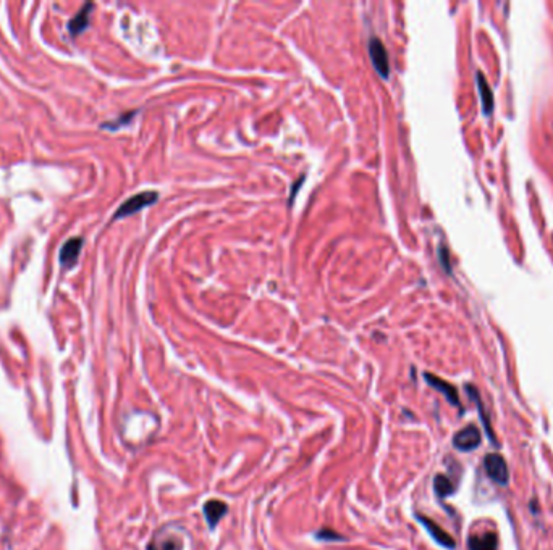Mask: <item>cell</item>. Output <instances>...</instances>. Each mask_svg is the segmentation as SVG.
Returning <instances> with one entry per match:
<instances>
[{
	"label": "cell",
	"instance_id": "1",
	"mask_svg": "<svg viewBox=\"0 0 553 550\" xmlns=\"http://www.w3.org/2000/svg\"><path fill=\"white\" fill-rule=\"evenodd\" d=\"M157 201H159V192H155V191H144V192L136 194V196L130 197L128 201L121 203V205L119 207V210L115 212L114 220H120V218L133 215V213L143 210L144 207L152 205V203H155Z\"/></svg>",
	"mask_w": 553,
	"mask_h": 550
},
{
	"label": "cell",
	"instance_id": "2",
	"mask_svg": "<svg viewBox=\"0 0 553 550\" xmlns=\"http://www.w3.org/2000/svg\"><path fill=\"white\" fill-rule=\"evenodd\" d=\"M484 468L489 478L500 486H507L509 481V470L507 460L498 454H489L484 459Z\"/></svg>",
	"mask_w": 553,
	"mask_h": 550
},
{
	"label": "cell",
	"instance_id": "3",
	"mask_svg": "<svg viewBox=\"0 0 553 550\" xmlns=\"http://www.w3.org/2000/svg\"><path fill=\"white\" fill-rule=\"evenodd\" d=\"M369 55L374 63V68L382 77H388L390 75V65H388V53L383 42L378 37H371L369 41Z\"/></svg>",
	"mask_w": 553,
	"mask_h": 550
},
{
	"label": "cell",
	"instance_id": "4",
	"mask_svg": "<svg viewBox=\"0 0 553 550\" xmlns=\"http://www.w3.org/2000/svg\"><path fill=\"white\" fill-rule=\"evenodd\" d=\"M482 436H480V430L475 425H468L463 430L458 431L453 437V446L461 452H471L477 449Z\"/></svg>",
	"mask_w": 553,
	"mask_h": 550
},
{
	"label": "cell",
	"instance_id": "5",
	"mask_svg": "<svg viewBox=\"0 0 553 550\" xmlns=\"http://www.w3.org/2000/svg\"><path fill=\"white\" fill-rule=\"evenodd\" d=\"M416 518L419 520L422 526L427 529V533L430 534L432 539H434L437 544H440V546L445 547V549H455L456 547L455 539L451 538L444 528L439 526V524H437L435 522H432L430 518L424 517V515H416Z\"/></svg>",
	"mask_w": 553,
	"mask_h": 550
},
{
	"label": "cell",
	"instance_id": "6",
	"mask_svg": "<svg viewBox=\"0 0 553 550\" xmlns=\"http://www.w3.org/2000/svg\"><path fill=\"white\" fill-rule=\"evenodd\" d=\"M424 378H425V381H427V384H429V386L437 389V391H439L440 394H444L445 398L451 403V405L461 407L458 391H456V387L453 386V384H450L448 381H445V379H441V378L435 376V374H430V373H425Z\"/></svg>",
	"mask_w": 553,
	"mask_h": 550
},
{
	"label": "cell",
	"instance_id": "7",
	"mask_svg": "<svg viewBox=\"0 0 553 550\" xmlns=\"http://www.w3.org/2000/svg\"><path fill=\"white\" fill-rule=\"evenodd\" d=\"M82 249V237H71L63 244L60 250V262L65 268H71L76 264L80 252Z\"/></svg>",
	"mask_w": 553,
	"mask_h": 550
},
{
	"label": "cell",
	"instance_id": "8",
	"mask_svg": "<svg viewBox=\"0 0 553 550\" xmlns=\"http://www.w3.org/2000/svg\"><path fill=\"white\" fill-rule=\"evenodd\" d=\"M148 550H183V539L173 533H160L148 544Z\"/></svg>",
	"mask_w": 553,
	"mask_h": 550
},
{
	"label": "cell",
	"instance_id": "9",
	"mask_svg": "<svg viewBox=\"0 0 553 550\" xmlns=\"http://www.w3.org/2000/svg\"><path fill=\"white\" fill-rule=\"evenodd\" d=\"M475 77H477V89L480 94V104H482V111L485 115H492L493 111V92L492 87H490L487 77L484 76L482 71L475 73Z\"/></svg>",
	"mask_w": 553,
	"mask_h": 550
},
{
	"label": "cell",
	"instance_id": "10",
	"mask_svg": "<svg viewBox=\"0 0 553 550\" xmlns=\"http://www.w3.org/2000/svg\"><path fill=\"white\" fill-rule=\"evenodd\" d=\"M204 517L207 520L209 528L213 529L217 526V523L225 517L228 512V507L225 502L222 500H209V502L204 504Z\"/></svg>",
	"mask_w": 553,
	"mask_h": 550
},
{
	"label": "cell",
	"instance_id": "11",
	"mask_svg": "<svg viewBox=\"0 0 553 550\" xmlns=\"http://www.w3.org/2000/svg\"><path fill=\"white\" fill-rule=\"evenodd\" d=\"M469 550H497L498 549V538L495 533H482L473 534L468 539Z\"/></svg>",
	"mask_w": 553,
	"mask_h": 550
},
{
	"label": "cell",
	"instance_id": "12",
	"mask_svg": "<svg viewBox=\"0 0 553 550\" xmlns=\"http://www.w3.org/2000/svg\"><path fill=\"white\" fill-rule=\"evenodd\" d=\"M92 8V3H86L80 12H78L75 17L70 19L68 23V29H70L71 34H80L81 31H85L87 28V19H89V12Z\"/></svg>",
	"mask_w": 553,
	"mask_h": 550
},
{
	"label": "cell",
	"instance_id": "13",
	"mask_svg": "<svg viewBox=\"0 0 553 550\" xmlns=\"http://www.w3.org/2000/svg\"><path fill=\"white\" fill-rule=\"evenodd\" d=\"M455 489L456 488H455L453 481H451L448 476L437 475L434 478V491H435L437 497H440V499L448 497V495L455 493Z\"/></svg>",
	"mask_w": 553,
	"mask_h": 550
},
{
	"label": "cell",
	"instance_id": "14",
	"mask_svg": "<svg viewBox=\"0 0 553 550\" xmlns=\"http://www.w3.org/2000/svg\"><path fill=\"white\" fill-rule=\"evenodd\" d=\"M466 391L469 392L471 398H473V401L475 402V405H477V408H479L480 418H482V423H484L485 430H487V434H489L490 437H492V439L495 441V436H493V432H492V428H490V425H489V418L485 416V413H484V405H482V402H480V397H479L477 389H475L474 386H466Z\"/></svg>",
	"mask_w": 553,
	"mask_h": 550
},
{
	"label": "cell",
	"instance_id": "15",
	"mask_svg": "<svg viewBox=\"0 0 553 550\" xmlns=\"http://www.w3.org/2000/svg\"><path fill=\"white\" fill-rule=\"evenodd\" d=\"M315 538L319 541H344V538L342 534L332 531V529H320V531L315 533Z\"/></svg>",
	"mask_w": 553,
	"mask_h": 550
},
{
	"label": "cell",
	"instance_id": "16",
	"mask_svg": "<svg viewBox=\"0 0 553 550\" xmlns=\"http://www.w3.org/2000/svg\"><path fill=\"white\" fill-rule=\"evenodd\" d=\"M440 260H441V264H444L445 270L448 271V273H450V265H448V250H446L445 247H441V249H440Z\"/></svg>",
	"mask_w": 553,
	"mask_h": 550
}]
</instances>
